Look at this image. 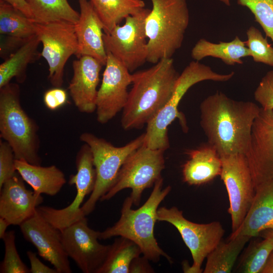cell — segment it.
Wrapping results in <instances>:
<instances>
[{"label": "cell", "instance_id": "cell-1", "mask_svg": "<svg viewBox=\"0 0 273 273\" xmlns=\"http://www.w3.org/2000/svg\"><path fill=\"white\" fill-rule=\"evenodd\" d=\"M200 125L220 157L245 154L252 126L260 108L250 101H238L217 92L201 103Z\"/></svg>", "mask_w": 273, "mask_h": 273}, {"label": "cell", "instance_id": "cell-2", "mask_svg": "<svg viewBox=\"0 0 273 273\" xmlns=\"http://www.w3.org/2000/svg\"><path fill=\"white\" fill-rule=\"evenodd\" d=\"M179 76L172 58L132 74V87L122 110L123 128L141 129L147 124L168 102Z\"/></svg>", "mask_w": 273, "mask_h": 273}, {"label": "cell", "instance_id": "cell-3", "mask_svg": "<svg viewBox=\"0 0 273 273\" xmlns=\"http://www.w3.org/2000/svg\"><path fill=\"white\" fill-rule=\"evenodd\" d=\"M163 183L162 177L156 181L149 197L137 209L131 208L132 200L130 196L127 197L123 203L120 218L112 226L100 232L99 239L124 237L135 243L149 260L156 262L162 256L171 262L169 255L158 245L154 233L158 206L171 189L170 186L163 189Z\"/></svg>", "mask_w": 273, "mask_h": 273}, {"label": "cell", "instance_id": "cell-4", "mask_svg": "<svg viewBox=\"0 0 273 273\" xmlns=\"http://www.w3.org/2000/svg\"><path fill=\"white\" fill-rule=\"evenodd\" d=\"M152 9L145 21L147 62L156 64L172 58L181 48L190 21L186 0H151Z\"/></svg>", "mask_w": 273, "mask_h": 273}, {"label": "cell", "instance_id": "cell-5", "mask_svg": "<svg viewBox=\"0 0 273 273\" xmlns=\"http://www.w3.org/2000/svg\"><path fill=\"white\" fill-rule=\"evenodd\" d=\"M38 130L21 104L19 84L10 82L1 87L0 136L12 148L16 159L41 165Z\"/></svg>", "mask_w": 273, "mask_h": 273}, {"label": "cell", "instance_id": "cell-6", "mask_svg": "<svg viewBox=\"0 0 273 273\" xmlns=\"http://www.w3.org/2000/svg\"><path fill=\"white\" fill-rule=\"evenodd\" d=\"M234 72L219 74L210 67L193 61L187 65L177 79L173 93L166 104L147 124L144 145L152 149L165 151L169 148L168 128L178 118L185 132L188 131L185 116L178 109L182 98L187 91L195 84L204 80L223 82L230 80Z\"/></svg>", "mask_w": 273, "mask_h": 273}, {"label": "cell", "instance_id": "cell-7", "mask_svg": "<svg viewBox=\"0 0 273 273\" xmlns=\"http://www.w3.org/2000/svg\"><path fill=\"white\" fill-rule=\"evenodd\" d=\"M79 139L89 146L96 172L94 189L88 200L81 207L86 216L94 211L97 202L114 185L127 157L144 144L145 133L119 147L90 132H83Z\"/></svg>", "mask_w": 273, "mask_h": 273}, {"label": "cell", "instance_id": "cell-8", "mask_svg": "<svg viewBox=\"0 0 273 273\" xmlns=\"http://www.w3.org/2000/svg\"><path fill=\"white\" fill-rule=\"evenodd\" d=\"M164 151L144 145L133 152L122 165L115 182L100 199L108 200L126 188L131 190L133 204L139 205L143 191L154 186L165 168Z\"/></svg>", "mask_w": 273, "mask_h": 273}, {"label": "cell", "instance_id": "cell-9", "mask_svg": "<svg viewBox=\"0 0 273 273\" xmlns=\"http://www.w3.org/2000/svg\"><path fill=\"white\" fill-rule=\"evenodd\" d=\"M157 220L173 225L179 233L184 243L190 250L193 262L191 267L184 270L186 272H203L202 264L208 255L222 240L224 230L219 221L208 223H197L187 219L183 211L173 206L158 209Z\"/></svg>", "mask_w": 273, "mask_h": 273}, {"label": "cell", "instance_id": "cell-10", "mask_svg": "<svg viewBox=\"0 0 273 273\" xmlns=\"http://www.w3.org/2000/svg\"><path fill=\"white\" fill-rule=\"evenodd\" d=\"M150 11L145 8L127 17L123 25L116 26L109 33L104 32L106 52L111 53L130 72L147 61L145 21Z\"/></svg>", "mask_w": 273, "mask_h": 273}, {"label": "cell", "instance_id": "cell-11", "mask_svg": "<svg viewBox=\"0 0 273 273\" xmlns=\"http://www.w3.org/2000/svg\"><path fill=\"white\" fill-rule=\"evenodd\" d=\"M75 164L77 172L70 176L68 181L70 185H75L76 189V196L70 204L59 209L48 206L37 208V212L48 222L61 231L85 217L81 205L95 187L96 172L93 153L87 144L84 143L79 149Z\"/></svg>", "mask_w": 273, "mask_h": 273}, {"label": "cell", "instance_id": "cell-12", "mask_svg": "<svg viewBox=\"0 0 273 273\" xmlns=\"http://www.w3.org/2000/svg\"><path fill=\"white\" fill-rule=\"evenodd\" d=\"M35 27L36 34L42 44L41 56L49 65L48 79L54 87H61L65 65L69 58L73 55L76 56L78 52L74 24L58 21L35 23Z\"/></svg>", "mask_w": 273, "mask_h": 273}, {"label": "cell", "instance_id": "cell-13", "mask_svg": "<svg viewBox=\"0 0 273 273\" xmlns=\"http://www.w3.org/2000/svg\"><path fill=\"white\" fill-rule=\"evenodd\" d=\"M220 158L222 168L220 176L228 194V211L234 233L241 226L251 207L255 188L245 154L225 155Z\"/></svg>", "mask_w": 273, "mask_h": 273}, {"label": "cell", "instance_id": "cell-14", "mask_svg": "<svg viewBox=\"0 0 273 273\" xmlns=\"http://www.w3.org/2000/svg\"><path fill=\"white\" fill-rule=\"evenodd\" d=\"M100 233L89 227L85 217L61 231L66 253L84 273H96L110 249L111 245L99 242Z\"/></svg>", "mask_w": 273, "mask_h": 273}, {"label": "cell", "instance_id": "cell-15", "mask_svg": "<svg viewBox=\"0 0 273 273\" xmlns=\"http://www.w3.org/2000/svg\"><path fill=\"white\" fill-rule=\"evenodd\" d=\"M107 55L105 68L96 99L97 121L105 124L123 110L128 99V86L132 74L111 53Z\"/></svg>", "mask_w": 273, "mask_h": 273}, {"label": "cell", "instance_id": "cell-16", "mask_svg": "<svg viewBox=\"0 0 273 273\" xmlns=\"http://www.w3.org/2000/svg\"><path fill=\"white\" fill-rule=\"evenodd\" d=\"M255 189L273 178V109L260 111L252 128L250 143L245 154Z\"/></svg>", "mask_w": 273, "mask_h": 273}, {"label": "cell", "instance_id": "cell-17", "mask_svg": "<svg viewBox=\"0 0 273 273\" xmlns=\"http://www.w3.org/2000/svg\"><path fill=\"white\" fill-rule=\"evenodd\" d=\"M20 228L24 238L36 247L39 255L50 262L58 273L72 272L61 231L48 222L37 209Z\"/></svg>", "mask_w": 273, "mask_h": 273}, {"label": "cell", "instance_id": "cell-18", "mask_svg": "<svg viewBox=\"0 0 273 273\" xmlns=\"http://www.w3.org/2000/svg\"><path fill=\"white\" fill-rule=\"evenodd\" d=\"M23 181L16 173L0 188V217L10 225L20 226L36 212L43 202L41 195L26 189Z\"/></svg>", "mask_w": 273, "mask_h": 273}, {"label": "cell", "instance_id": "cell-19", "mask_svg": "<svg viewBox=\"0 0 273 273\" xmlns=\"http://www.w3.org/2000/svg\"><path fill=\"white\" fill-rule=\"evenodd\" d=\"M73 62V77L68 89L78 110L90 114L96 110L100 72L103 66L89 56H82Z\"/></svg>", "mask_w": 273, "mask_h": 273}, {"label": "cell", "instance_id": "cell-20", "mask_svg": "<svg viewBox=\"0 0 273 273\" xmlns=\"http://www.w3.org/2000/svg\"><path fill=\"white\" fill-rule=\"evenodd\" d=\"M79 18L74 24L78 41L77 58L89 56L105 65L107 55L105 48L104 28L89 0H78Z\"/></svg>", "mask_w": 273, "mask_h": 273}, {"label": "cell", "instance_id": "cell-21", "mask_svg": "<svg viewBox=\"0 0 273 273\" xmlns=\"http://www.w3.org/2000/svg\"><path fill=\"white\" fill-rule=\"evenodd\" d=\"M251 207L241 226L233 234L251 238L273 226V178L259 185Z\"/></svg>", "mask_w": 273, "mask_h": 273}, {"label": "cell", "instance_id": "cell-22", "mask_svg": "<svg viewBox=\"0 0 273 273\" xmlns=\"http://www.w3.org/2000/svg\"><path fill=\"white\" fill-rule=\"evenodd\" d=\"M186 154L189 159L183 165L182 172L184 181L189 185H201L220 175V156L208 143L196 149L188 150Z\"/></svg>", "mask_w": 273, "mask_h": 273}, {"label": "cell", "instance_id": "cell-23", "mask_svg": "<svg viewBox=\"0 0 273 273\" xmlns=\"http://www.w3.org/2000/svg\"><path fill=\"white\" fill-rule=\"evenodd\" d=\"M15 164L18 174L37 195L55 196L66 183L64 173L55 165L43 167L17 159Z\"/></svg>", "mask_w": 273, "mask_h": 273}, {"label": "cell", "instance_id": "cell-24", "mask_svg": "<svg viewBox=\"0 0 273 273\" xmlns=\"http://www.w3.org/2000/svg\"><path fill=\"white\" fill-rule=\"evenodd\" d=\"M40 41L36 34L27 40L0 65V88L15 78L19 83L26 80L27 68L41 56L38 50Z\"/></svg>", "mask_w": 273, "mask_h": 273}, {"label": "cell", "instance_id": "cell-25", "mask_svg": "<svg viewBox=\"0 0 273 273\" xmlns=\"http://www.w3.org/2000/svg\"><path fill=\"white\" fill-rule=\"evenodd\" d=\"M191 56L195 61H200L207 57L220 59L228 65L242 64V58L250 56V52L239 36L229 42L213 43L204 38L200 39L191 51Z\"/></svg>", "mask_w": 273, "mask_h": 273}, {"label": "cell", "instance_id": "cell-26", "mask_svg": "<svg viewBox=\"0 0 273 273\" xmlns=\"http://www.w3.org/2000/svg\"><path fill=\"white\" fill-rule=\"evenodd\" d=\"M250 237L232 234L227 241L222 240L207 256L203 273L231 272L239 255Z\"/></svg>", "mask_w": 273, "mask_h": 273}, {"label": "cell", "instance_id": "cell-27", "mask_svg": "<svg viewBox=\"0 0 273 273\" xmlns=\"http://www.w3.org/2000/svg\"><path fill=\"white\" fill-rule=\"evenodd\" d=\"M101 19L104 32L109 33L127 17L145 7L143 0H89Z\"/></svg>", "mask_w": 273, "mask_h": 273}, {"label": "cell", "instance_id": "cell-28", "mask_svg": "<svg viewBox=\"0 0 273 273\" xmlns=\"http://www.w3.org/2000/svg\"><path fill=\"white\" fill-rule=\"evenodd\" d=\"M25 1L35 23L64 21L75 24L79 19V13L72 8L67 0Z\"/></svg>", "mask_w": 273, "mask_h": 273}, {"label": "cell", "instance_id": "cell-29", "mask_svg": "<svg viewBox=\"0 0 273 273\" xmlns=\"http://www.w3.org/2000/svg\"><path fill=\"white\" fill-rule=\"evenodd\" d=\"M142 253L133 241L120 237L111 245L107 256L96 273H129L133 260Z\"/></svg>", "mask_w": 273, "mask_h": 273}, {"label": "cell", "instance_id": "cell-30", "mask_svg": "<svg viewBox=\"0 0 273 273\" xmlns=\"http://www.w3.org/2000/svg\"><path fill=\"white\" fill-rule=\"evenodd\" d=\"M0 33L29 39L36 34L35 23L5 0H0Z\"/></svg>", "mask_w": 273, "mask_h": 273}, {"label": "cell", "instance_id": "cell-31", "mask_svg": "<svg viewBox=\"0 0 273 273\" xmlns=\"http://www.w3.org/2000/svg\"><path fill=\"white\" fill-rule=\"evenodd\" d=\"M273 251V241L264 238L251 243L244 253L239 266L243 273H261L269 255Z\"/></svg>", "mask_w": 273, "mask_h": 273}, {"label": "cell", "instance_id": "cell-32", "mask_svg": "<svg viewBox=\"0 0 273 273\" xmlns=\"http://www.w3.org/2000/svg\"><path fill=\"white\" fill-rule=\"evenodd\" d=\"M219 1L230 6V0ZM237 3L249 9L266 36L273 41V0H237Z\"/></svg>", "mask_w": 273, "mask_h": 273}, {"label": "cell", "instance_id": "cell-33", "mask_svg": "<svg viewBox=\"0 0 273 273\" xmlns=\"http://www.w3.org/2000/svg\"><path fill=\"white\" fill-rule=\"evenodd\" d=\"M246 34V46L253 61L273 67V48L260 30L251 26L247 30Z\"/></svg>", "mask_w": 273, "mask_h": 273}, {"label": "cell", "instance_id": "cell-34", "mask_svg": "<svg viewBox=\"0 0 273 273\" xmlns=\"http://www.w3.org/2000/svg\"><path fill=\"white\" fill-rule=\"evenodd\" d=\"M15 232H6L3 238L5 244V256L0 266L1 273H29L30 269L22 261L15 243Z\"/></svg>", "mask_w": 273, "mask_h": 273}, {"label": "cell", "instance_id": "cell-35", "mask_svg": "<svg viewBox=\"0 0 273 273\" xmlns=\"http://www.w3.org/2000/svg\"><path fill=\"white\" fill-rule=\"evenodd\" d=\"M12 148L5 141L0 140V188L4 183L17 172Z\"/></svg>", "mask_w": 273, "mask_h": 273}, {"label": "cell", "instance_id": "cell-36", "mask_svg": "<svg viewBox=\"0 0 273 273\" xmlns=\"http://www.w3.org/2000/svg\"><path fill=\"white\" fill-rule=\"evenodd\" d=\"M254 98L264 110L273 109V70L262 78L254 93Z\"/></svg>", "mask_w": 273, "mask_h": 273}, {"label": "cell", "instance_id": "cell-37", "mask_svg": "<svg viewBox=\"0 0 273 273\" xmlns=\"http://www.w3.org/2000/svg\"><path fill=\"white\" fill-rule=\"evenodd\" d=\"M43 101L48 109L55 111L67 103L68 96L67 92L64 89L61 87H54L45 92Z\"/></svg>", "mask_w": 273, "mask_h": 273}, {"label": "cell", "instance_id": "cell-38", "mask_svg": "<svg viewBox=\"0 0 273 273\" xmlns=\"http://www.w3.org/2000/svg\"><path fill=\"white\" fill-rule=\"evenodd\" d=\"M0 55L1 58L7 59L18 50L29 39H23L8 35H1Z\"/></svg>", "mask_w": 273, "mask_h": 273}, {"label": "cell", "instance_id": "cell-39", "mask_svg": "<svg viewBox=\"0 0 273 273\" xmlns=\"http://www.w3.org/2000/svg\"><path fill=\"white\" fill-rule=\"evenodd\" d=\"M27 255L30 263L31 273H58L55 268H52L44 264L37 257L35 253L28 251Z\"/></svg>", "mask_w": 273, "mask_h": 273}, {"label": "cell", "instance_id": "cell-40", "mask_svg": "<svg viewBox=\"0 0 273 273\" xmlns=\"http://www.w3.org/2000/svg\"><path fill=\"white\" fill-rule=\"evenodd\" d=\"M154 269L149 263V260L145 256L138 257L132 261L129 272H154Z\"/></svg>", "mask_w": 273, "mask_h": 273}, {"label": "cell", "instance_id": "cell-41", "mask_svg": "<svg viewBox=\"0 0 273 273\" xmlns=\"http://www.w3.org/2000/svg\"><path fill=\"white\" fill-rule=\"evenodd\" d=\"M15 8L20 11L27 17L33 20L31 11L25 0H5Z\"/></svg>", "mask_w": 273, "mask_h": 273}, {"label": "cell", "instance_id": "cell-42", "mask_svg": "<svg viewBox=\"0 0 273 273\" xmlns=\"http://www.w3.org/2000/svg\"><path fill=\"white\" fill-rule=\"evenodd\" d=\"M261 273H273V252L268 257Z\"/></svg>", "mask_w": 273, "mask_h": 273}, {"label": "cell", "instance_id": "cell-43", "mask_svg": "<svg viewBox=\"0 0 273 273\" xmlns=\"http://www.w3.org/2000/svg\"><path fill=\"white\" fill-rule=\"evenodd\" d=\"M10 225L5 218L0 217V238L3 239L7 232L8 227Z\"/></svg>", "mask_w": 273, "mask_h": 273}, {"label": "cell", "instance_id": "cell-44", "mask_svg": "<svg viewBox=\"0 0 273 273\" xmlns=\"http://www.w3.org/2000/svg\"><path fill=\"white\" fill-rule=\"evenodd\" d=\"M259 235H261L263 238H267L273 241V226L271 228L262 232Z\"/></svg>", "mask_w": 273, "mask_h": 273}, {"label": "cell", "instance_id": "cell-45", "mask_svg": "<svg viewBox=\"0 0 273 273\" xmlns=\"http://www.w3.org/2000/svg\"><path fill=\"white\" fill-rule=\"evenodd\" d=\"M272 252H273V251Z\"/></svg>", "mask_w": 273, "mask_h": 273}]
</instances>
